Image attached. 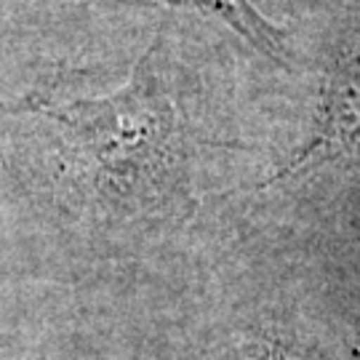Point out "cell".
I'll return each instance as SVG.
<instances>
[{"label":"cell","mask_w":360,"mask_h":360,"mask_svg":"<svg viewBox=\"0 0 360 360\" xmlns=\"http://www.w3.org/2000/svg\"><path fill=\"white\" fill-rule=\"evenodd\" d=\"M158 53L160 43L144 53L115 94L67 102L27 96L6 104L3 112L51 123L67 168L99 203L144 206L174 181L190 144Z\"/></svg>","instance_id":"6da1fadb"},{"label":"cell","mask_w":360,"mask_h":360,"mask_svg":"<svg viewBox=\"0 0 360 360\" xmlns=\"http://www.w3.org/2000/svg\"><path fill=\"white\" fill-rule=\"evenodd\" d=\"M331 163H360V43L339 53L326 75L318 117L307 142L259 187L299 179Z\"/></svg>","instance_id":"7a4b0ae2"},{"label":"cell","mask_w":360,"mask_h":360,"mask_svg":"<svg viewBox=\"0 0 360 360\" xmlns=\"http://www.w3.org/2000/svg\"><path fill=\"white\" fill-rule=\"evenodd\" d=\"M163 3L193 6L198 11L214 13L221 22H227L240 38H245L251 46H257L262 53L275 56V59L283 53L281 32H278L248 0H163Z\"/></svg>","instance_id":"3957f363"}]
</instances>
